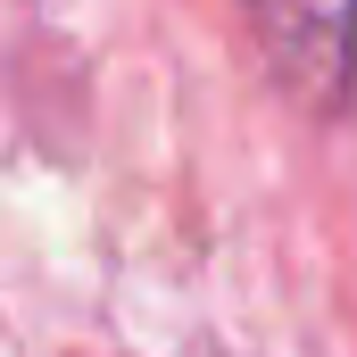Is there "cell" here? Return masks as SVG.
Returning <instances> with one entry per match:
<instances>
[{
	"mask_svg": "<svg viewBox=\"0 0 357 357\" xmlns=\"http://www.w3.org/2000/svg\"><path fill=\"white\" fill-rule=\"evenodd\" d=\"M266 59L307 91L316 108H333L349 91V59H357V0H241Z\"/></svg>",
	"mask_w": 357,
	"mask_h": 357,
	"instance_id": "6da1fadb",
	"label": "cell"
}]
</instances>
